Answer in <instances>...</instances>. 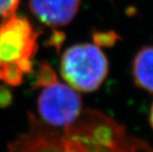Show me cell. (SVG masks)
<instances>
[{
	"label": "cell",
	"instance_id": "obj_1",
	"mask_svg": "<svg viewBox=\"0 0 153 152\" xmlns=\"http://www.w3.org/2000/svg\"><path fill=\"white\" fill-rule=\"evenodd\" d=\"M39 35L26 18L15 14L0 27V80L18 85L32 71Z\"/></svg>",
	"mask_w": 153,
	"mask_h": 152
},
{
	"label": "cell",
	"instance_id": "obj_2",
	"mask_svg": "<svg viewBox=\"0 0 153 152\" xmlns=\"http://www.w3.org/2000/svg\"><path fill=\"white\" fill-rule=\"evenodd\" d=\"M36 86L42 88L38 110L45 122L54 127H68L76 122L82 110L79 94L68 84L58 81L50 65L41 66Z\"/></svg>",
	"mask_w": 153,
	"mask_h": 152
},
{
	"label": "cell",
	"instance_id": "obj_3",
	"mask_svg": "<svg viewBox=\"0 0 153 152\" xmlns=\"http://www.w3.org/2000/svg\"><path fill=\"white\" fill-rule=\"evenodd\" d=\"M109 63L101 48L92 44H79L63 53L60 72L68 85L82 92L96 91L106 79Z\"/></svg>",
	"mask_w": 153,
	"mask_h": 152
},
{
	"label": "cell",
	"instance_id": "obj_4",
	"mask_svg": "<svg viewBox=\"0 0 153 152\" xmlns=\"http://www.w3.org/2000/svg\"><path fill=\"white\" fill-rule=\"evenodd\" d=\"M80 0H30L33 14L51 27L69 24L79 9Z\"/></svg>",
	"mask_w": 153,
	"mask_h": 152
},
{
	"label": "cell",
	"instance_id": "obj_5",
	"mask_svg": "<svg viewBox=\"0 0 153 152\" xmlns=\"http://www.w3.org/2000/svg\"><path fill=\"white\" fill-rule=\"evenodd\" d=\"M132 76L139 88L153 94V44L142 47L132 62Z\"/></svg>",
	"mask_w": 153,
	"mask_h": 152
},
{
	"label": "cell",
	"instance_id": "obj_6",
	"mask_svg": "<svg viewBox=\"0 0 153 152\" xmlns=\"http://www.w3.org/2000/svg\"><path fill=\"white\" fill-rule=\"evenodd\" d=\"M20 0H0V16L4 18L14 15Z\"/></svg>",
	"mask_w": 153,
	"mask_h": 152
},
{
	"label": "cell",
	"instance_id": "obj_7",
	"mask_svg": "<svg viewBox=\"0 0 153 152\" xmlns=\"http://www.w3.org/2000/svg\"><path fill=\"white\" fill-rule=\"evenodd\" d=\"M150 124L153 128V104H152V107H151V110H150Z\"/></svg>",
	"mask_w": 153,
	"mask_h": 152
}]
</instances>
